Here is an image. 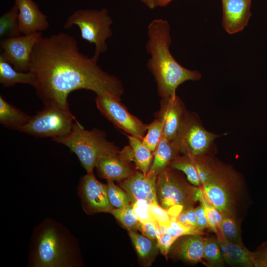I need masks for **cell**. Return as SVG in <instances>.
<instances>
[{
	"mask_svg": "<svg viewBox=\"0 0 267 267\" xmlns=\"http://www.w3.org/2000/svg\"><path fill=\"white\" fill-rule=\"evenodd\" d=\"M29 71L35 76L34 88L44 104L55 103L69 109L68 96L79 89L120 99L124 93L121 80L80 52L76 40L64 32L39 40L31 54Z\"/></svg>",
	"mask_w": 267,
	"mask_h": 267,
	"instance_id": "cell-1",
	"label": "cell"
},
{
	"mask_svg": "<svg viewBox=\"0 0 267 267\" xmlns=\"http://www.w3.org/2000/svg\"><path fill=\"white\" fill-rule=\"evenodd\" d=\"M147 36L145 48L150 58L147 67L154 77L161 98L176 94L178 87L185 81L201 79L199 72L184 68L171 53L170 25L167 20H153L147 26Z\"/></svg>",
	"mask_w": 267,
	"mask_h": 267,
	"instance_id": "cell-2",
	"label": "cell"
},
{
	"mask_svg": "<svg viewBox=\"0 0 267 267\" xmlns=\"http://www.w3.org/2000/svg\"><path fill=\"white\" fill-rule=\"evenodd\" d=\"M83 265L78 239L69 229L48 218L35 226L29 246L28 267H78Z\"/></svg>",
	"mask_w": 267,
	"mask_h": 267,
	"instance_id": "cell-3",
	"label": "cell"
},
{
	"mask_svg": "<svg viewBox=\"0 0 267 267\" xmlns=\"http://www.w3.org/2000/svg\"><path fill=\"white\" fill-rule=\"evenodd\" d=\"M52 140L65 145L74 153L87 173L93 172L100 158L119 151L117 146L106 139L102 131L85 130L78 122L68 134Z\"/></svg>",
	"mask_w": 267,
	"mask_h": 267,
	"instance_id": "cell-4",
	"label": "cell"
},
{
	"mask_svg": "<svg viewBox=\"0 0 267 267\" xmlns=\"http://www.w3.org/2000/svg\"><path fill=\"white\" fill-rule=\"evenodd\" d=\"M168 167L157 176L156 193L159 205L177 219L183 211L197 200L198 188L191 186L177 172Z\"/></svg>",
	"mask_w": 267,
	"mask_h": 267,
	"instance_id": "cell-5",
	"label": "cell"
},
{
	"mask_svg": "<svg viewBox=\"0 0 267 267\" xmlns=\"http://www.w3.org/2000/svg\"><path fill=\"white\" fill-rule=\"evenodd\" d=\"M241 186L240 177L235 171L217 163L208 179L199 187L204 197L217 210L234 215Z\"/></svg>",
	"mask_w": 267,
	"mask_h": 267,
	"instance_id": "cell-6",
	"label": "cell"
},
{
	"mask_svg": "<svg viewBox=\"0 0 267 267\" xmlns=\"http://www.w3.org/2000/svg\"><path fill=\"white\" fill-rule=\"evenodd\" d=\"M106 8L79 9L69 16L64 28L69 29L74 25L81 31V39L95 46L93 58L97 61L100 55L107 50V40L113 34L111 25L113 23Z\"/></svg>",
	"mask_w": 267,
	"mask_h": 267,
	"instance_id": "cell-7",
	"label": "cell"
},
{
	"mask_svg": "<svg viewBox=\"0 0 267 267\" xmlns=\"http://www.w3.org/2000/svg\"><path fill=\"white\" fill-rule=\"evenodd\" d=\"M44 108L31 116L20 132L37 137H62L71 131L75 117L69 109L55 103L44 104Z\"/></svg>",
	"mask_w": 267,
	"mask_h": 267,
	"instance_id": "cell-8",
	"label": "cell"
},
{
	"mask_svg": "<svg viewBox=\"0 0 267 267\" xmlns=\"http://www.w3.org/2000/svg\"><path fill=\"white\" fill-rule=\"evenodd\" d=\"M220 136L206 130L196 115L187 111L174 141L180 155L196 156L207 154Z\"/></svg>",
	"mask_w": 267,
	"mask_h": 267,
	"instance_id": "cell-9",
	"label": "cell"
},
{
	"mask_svg": "<svg viewBox=\"0 0 267 267\" xmlns=\"http://www.w3.org/2000/svg\"><path fill=\"white\" fill-rule=\"evenodd\" d=\"M95 102L101 113L117 128L141 139L145 136L148 125L130 113L121 99L103 94L97 95Z\"/></svg>",
	"mask_w": 267,
	"mask_h": 267,
	"instance_id": "cell-10",
	"label": "cell"
},
{
	"mask_svg": "<svg viewBox=\"0 0 267 267\" xmlns=\"http://www.w3.org/2000/svg\"><path fill=\"white\" fill-rule=\"evenodd\" d=\"M77 193L83 209L88 214L110 213L114 209L108 199L107 184L98 181L93 172L81 178Z\"/></svg>",
	"mask_w": 267,
	"mask_h": 267,
	"instance_id": "cell-11",
	"label": "cell"
},
{
	"mask_svg": "<svg viewBox=\"0 0 267 267\" xmlns=\"http://www.w3.org/2000/svg\"><path fill=\"white\" fill-rule=\"evenodd\" d=\"M42 37L41 32H38L2 39L0 46L3 51L0 55L16 70L28 72L34 47Z\"/></svg>",
	"mask_w": 267,
	"mask_h": 267,
	"instance_id": "cell-12",
	"label": "cell"
},
{
	"mask_svg": "<svg viewBox=\"0 0 267 267\" xmlns=\"http://www.w3.org/2000/svg\"><path fill=\"white\" fill-rule=\"evenodd\" d=\"M186 112L184 103L176 94L161 98L159 110L155 116L161 122L166 138L175 139Z\"/></svg>",
	"mask_w": 267,
	"mask_h": 267,
	"instance_id": "cell-13",
	"label": "cell"
},
{
	"mask_svg": "<svg viewBox=\"0 0 267 267\" xmlns=\"http://www.w3.org/2000/svg\"><path fill=\"white\" fill-rule=\"evenodd\" d=\"M157 177H149L139 171H134L120 182V187L128 194L131 204L143 201L151 205H159L156 193Z\"/></svg>",
	"mask_w": 267,
	"mask_h": 267,
	"instance_id": "cell-14",
	"label": "cell"
},
{
	"mask_svg": "<svg viewBox=\"0 0 267 267\" xmlns=\"http://www.w3.org/2000/svg\"><path fill=\"white\" fill-rule=\"evenodd\" d=\"M18 9V24L21 34H31L46 30L49 27L47 16L32 0H15Z\"/></svg>",
	"mask_w": 267,
	"mask_h": 267,
	"instance_id": "cell-15",
	"label": "cell"
},
{
	"mask_svg": "<svg viewBox=\"0 0 267 267\" xmlns=\"http://www.w3.org/2000/svg\"><path fill=\"white\" fill-rule=\"evenodd\" d=\"M222 26L229 34L242 31L251 15V0H221Z\"/></svg>",
	"mask_w": 267,
	"mask_h": 267,
	"instance_id": "cell-16",
	"label": "cell"
},
{
	"mask_svg": "<svg viewBox=\"0 0 267 267\" xmlns=\"http://www.w3.org/2000/svg\"><path fill=\"white\" fill-rule=\"evenodd\" d=\"M130 162L122 150L100 158L95 168L100 177L112 181H121L134 172L130 167Z\"/></svg>",
	"mask_w": 267,
	"mask_h": 267,
	"instance_id": "cell-17",
	"label": "cell"
},
{
	"mask_svg": "<svg viewBox=\"0 0 267 267\" xmlns=\"http://www.w3.org/2000/svg\"><path fill=\"white\" fill-rule=\"evenodd\" d=\"M153 153L152 162L147 175L149 177H157L169 167L172 161L180 155L174 141L164 135Z\"/></svg>",
	"mask_w": 267,
	"mask_h": 267,
	"instance_id": "cell-18",
	"label": "cell"
},
{
	"mask_svg": "<svg viewBox=\"0 0 267 267\" xmlns=\"http://www.w3.org/2000/svg\"><path fill=\"white\" fill-rule=\"evenodd\" d=\"M176 247L179 257L185 261L196 264L203 259L205 238L200 234L182 236Z\"/></svg>",
	"mask_w": 267,
	"mask_h": 267,
	"instance_id": "cell-19",
	"label": "cell"
},
{
	"mask_svg": "<svg viewBox=\"0 0 267 267\" xmlns=\"http://www.w3.org/2000/svg\"><path fill=\"white\" fill-rule=\"evenodd\" d=\"M129 145L125 147L127 156L133 161L138 171L147 175L153 160L151 151L142 141V139L128 135Z\"/></svg>",
	"mask_w": 267,
	"mask_h": 267,
	"instance_id": "cell-20",
	"label": "cell"
},
{
	"mask_svg": "<svg viewBox=\"0 0 267 267\" xmlns=\"http://www.w3.org/2000/svg\"><path fill=\"white\" fill-rule=\"evenodd\" d=\"M31 117L0 95V123L4 127L20 131L28 123Z\"/></svg>",
	"mask_w": 267,
	"mask_h": 267,
	"instance_id": "cell-21",
	"label": "cell"
},
{
	"mask_svg": "<svg viewBox=\"0 0 267 267\" xmlns=\"http://www.w3.org/2000/svg\"><path fill=\"white\" fill-rule=\"evenodd\" d=\"M0 83L4 87L16 84H24L34 87L35 77L30 71L26 73L16 70L0 54Z\"/></svg>",
	"mask_w": 267,
	"mask_h": 267,
	"instance_id": "cell-22",
	"label": "cell"
},
{
	"mask_svg": "<svg viewBox=\"0 0 267 267\" xmlns=\"http://www.w3.org/2000/svg\"><path fill=\"white\" fill-rule=\"evenodd\" d=\"M223 238L228 257L227 264L245 267H254L253 252L248 250L243 244L233 243L226 240L224 237Z\"/></svg>",
	"mask_w": 267,
	"mask_h": 267,
	"instance_id": "cell-23",
	"label": "cell"
},
{
	"mask_svg": "<svg viewBox=\"0 0 267 267\" xmlns=\"http://www.w3.org/2000/svg\"><path fill=\"white\" fill-rule=\"evenodd\" d=\"M169 167L182 172L187 180L195 186H201L194 157L192 155H181L171 162Z\"/></svg>",
	"mask_w": 267,
	"mask_h": 267,
	"instance_id": "cell-24",
	"label": "cell"
},
{
	"mask_svg": "<svg viewBox=\"0 0 267 267\" xmlns=\"http://www.w3.org/2000/svg\"><path fill=\"white\" fill-rule=\"evenodd\" d=\"M18 9L15 4L0 17V37L2 39L21 36L18 20Z\"/></svg>",
	"mask_w": 267,
	"mask_h": 267,
	"instance_id": "cell-25",
	"label": "cell"
},
{
	"mask_svg": "<svg viewBox=\"0 0 267 267\" xmlns=\"http://www.w3.org/2000/svg\"><path fill=\"white\" fill-rule=\"evenodd\" d=\"M129 235L139 257L142 260L148 259L156 254L158 248L154 240L133 230H129Z\"/></svg>",
	"mask_w": 267,
	"mask_h": 267,
	"instance_id": "cell-26",
	"label": "cell"
},
{
	"mask_svg": "<svg viewBox=\"0 0 267 267\" xmlns=\"http://www.w3.org/2000/svg\"><path fill=\"white\" fill-rule=\"evenodd\" d=\"M222 221L219 230L227 241L242 245L239 226L233 215L228 213L222 214Z\"/></svg>",
	"mask_w": 267,
	"mask_h": 267,
	"instance_id": "cell-27",
	"label": "cell"
},
{
	"mask_svg": "<svg viewBox=\"0 0 267 267\" xmlns=\"http://www.w3.org/2000/svg\"><path fill=\"white\" fill-rule=\"evenodd\" d=\"M203 259L213 266H222L224 263L220 248L217 237L205 238Z\"/></svg>",
	"mask_w": 267,
	"mask_h": 267,
	"instance_id": "cell-28",
	"label": "cell"
},
{
	"mask_svg": "<svg viewBox=\"0 0 267 267\" xmlns=\"http://www.w3.org/2000/svg\"><path fill=\"white\" fill-rule=\"evenodd\" d=\"M107 186L108 199L114 208H123L131 204L128 194L113 181L107 180Z\"/></svg>",
	"mask_w": 267,
	"mask_h": 267,
	"instance_id": "cell-29",
	"label": "cell"
},
{
	"mask_svg": "<svg viewBox=\"0 0 267 267\" xmlns=\"http://www.w3.org/2000/svg\"><path fill=\"white\" fill-rule=\"evenodd\" d=\"M110 213L129 231L137 229L139 221L134 211L132 204L125 208H114Z\"/></svg>",
	"mask_w": 267,
	"mask_h": 267,
	"instance_id": "cell-30",
	"label": "cell"
},
{
	"mask_svg": "<svg viewBox=\"0 0 267 267\" xmlns=\"http://www.w3.org/2000/svg\"><path fill=\"white\" fill-rule=\"evenodd\" d=\"M163 135L161 122L155 118L147 126V132L142 139L143 144L153 152L160 142Z\"/></svg>",
	"mask_w": 267,
	"mask_h": 267,
	"instance_id": "cell-31",
	"label": "cell"
},
{
	"mask_svg": "<svg viewBox=\"0 0 267 267\" xmlns=\"http://www.w3.org/2000/svg\"><path fill=\"white\" fill-rule=\"evenodd\" d=\"M167 233L177 239L186 235L200 234L202 230L198 227L180 223L177 220H172L167 225Z\"/></svg>",
	"mask_w": 267,
	"mask_h": 267,
	"instance_id": "cell-32",
	"label": "cell"
},
{
	"mask_svg": "<svg viewBox=\"0 0 267 267\" xmlns=\"http://www.w3.org/2000/svg\"><path fill=\"white\" fill-rule=\"evenodd\" d=\"M137 230L142 235L153 240H157L161 234L159 225L157 221H146L139 222Z\"/></svg>",
	"mask_w": 267,
	"mask_h": 267,
	"instance_id": "cell-33",
	"label": "cell"
},
{
	"mask_svg": "<svg viewBox=\"0 0 267 267\" xmlns=\"http://www.w3.org/2000/svg\"><path fill=\"white\" fill-rule=\"evenodd\" d=\"M134 211L139 222L146 221H156L149 210V205L143 201H138L132 204Z\"/></svg>",
	"mask_w": 267,
	"mask_h": 267,
	"instance_id": "cell-34",
	"label": "cell"
},
{
	"mask_svg": "<svg viewBox=\"0 0 267 267\" xmlns=\"http://www.w3.org/2000/svg\"><path fill=\"white\" fill-rule=\"evenodd\" d=\"M149 210L154 219L159 224L167 225L172 220H177L159 205H150Z\"/></svg>",
	"mask_w": 267,
	"mask_h": 267,
	"instance_id": "cell-35",
	"label": "cell"
},
{
	"mask_svg": "<svg viewBox=\"0 0 267 267\" xmlns=\"http://www.w3.org/2000/svg\"><path fill=\"white\" fill-rule=\"evenodd\" d=\"M253 253L255 267H267V241L260 245Z\"/></svg>",
	"mask_w": 267,
	"mask_h": 267,
	"instance_id": "cell-36",
	"label": "cell"
},
{
	"mask_svg": "<svg viewBox=\"0 0 267 267\" xmlns=\"http://www.w3.org/2000/svg\"><path fill=\"white\" fill-rule=\"evenodd\" d=\"M177 240V238L166 232L162 233L157 239V244L158 249L165 256H167L171 246Z\"/></svg>",
	"mask_w": 267,
	"mask_h": 267,
	"instance_id": "cell-37",
	"label": "cell"
},
{
	"mask_svg": "<svg viewBox=\"0 0 267 267\" xmlns=\"http://www.w3.org/2000/svg\"><path fill=\"white\" fill-rule=\"evenodd\" d=\"M185 212L188 224L193 227H198L197 224V217L194 208L190 207L185 210Z\"/></svg>",
	"mask_w": 267,
	"mask_h": 267,
	"instance_id": "cell-38",
	"label": "cell"
},
{
	"mask_svg": "<svg viewBox=\"0 0 267 267\" xmlns=\"http://www.w3.org/2000/svg\"><path fill=\"white\" fill-rule=\"evenodd\" d=\"M144 4L150 9H154L158 6L159 0H140Z\"/></svg>",
	"mask_w": 267,
	"mask_h": 267,
	"instance_id": "cell-39",
	"label": "cell"
},
{
	"mask_svg": "<svg viewBox=\"0 0 267 267\" xmlns=\"http://www.w3.org/2000/svg\"><path fill=\"white\" fill-rule=\"evenodd\" d=\"M177 220L180 222V223H182L183 224L185 225H188L185 210L182 211L177 217Z\"/></svg>",
	"mask_w": 267,
	"mask_h": 267,
	"instance_id": "cell-40",
	"label": "cell"
},
{
	"mask_svg": "<svg viewBox=\"0 0 267 267\" xmlns=\"http://www.w3.org/2000/svg\"><path fill=\"white\" fill-rule=\"evenodd\" d=\"M173 0H159L158 6H165Z\"/></svg>",
	"mask_w": 267,
	"mask_h": 267,
	"instance_id": "cell-41",
	"label": "cell"
}]
</instances>
